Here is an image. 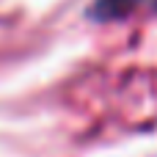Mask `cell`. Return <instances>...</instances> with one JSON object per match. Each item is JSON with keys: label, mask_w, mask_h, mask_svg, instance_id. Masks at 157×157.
<instances>
[{"label": "cell", "mask_w": 157, "mask_h": 157, "mask_svg": "<svg viewBox=\"0 0 157 157\" xmlns=\"http://www.w3.org/2000/svg\"><path fill=\"white\" fill-rule=\"evenodd\" d=\"M155 8H157V0H155Z\"/></svg>", "instance_id": "cell-2"}, {"label": "cell", "mask_w": 157, "mask_h": 157, "mask_svg": "<svg viewBox=\"0 0 157 157\" xmlns=\"http://www.w3.org/2000/svg\"><path fill=\"white\" fill-rule=\"evenodd\" d=\"M135 6H141V0H94L88 8V17L97 22H113L127 17Z\"/></svg>", "instance_id": "cell-1"}]
</instances>
